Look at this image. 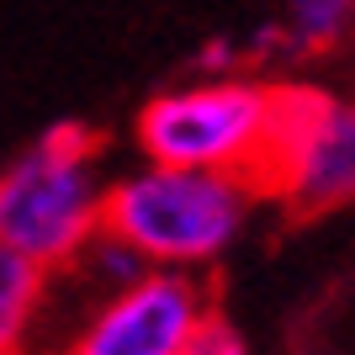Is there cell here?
<instances>
[{"mask_svg": "<svg viewBox=\"0 0 355 355\" xmlns=\"http://www.w3.org/2000/svg\"><path fill=\"white\" fill-rule=\"evenodd\" d=\"M266 202V186L254 175L228 170H180V164H148L112 175L106 191V234L128 244L148 270H186L202 276L239 250L254 212Z\"/></svg>", "mask_w": 355, "mask_h": 355, "instance_id": "1", "label": "cell"}, {"mask_svg": "<svg viewBox=\"0 0 355 355\" xmlns=\"http://www.w3.org/2000/svg\"><path fill=\"white\" fill-rule=\"evenodd\" d=\"M106 191L112 170L101 138L59 122L0 164V239L48 276H64L106 234Z\"/></svg>", "mask_w": 355, "mask_h": 355, "instance_id": "2", "label": "cell"}, {"mask_svg": "<svg viewBox=\"0 0 355 355\" xmlns=\"http://www.w3.org/2000/svg\"><path fill=\"white\" fill-rule=\"evenodd\" d=\"M270 133H276V80L250 74H196L159 90L138 106L133 144L148 164L180 170H228L254 175L266 170Z\"/></svg>", "mask_w": 355, "mask_h": 355, "instance_id": "3", "label": "cell"}, {"mask_svg": "<svg viewBox=\"0 0 355 355\" xmlns=\"http://www.w3.org/2000/svg\"><path fill=\"white\" fill-rule=\"evenodd\" d=\"M266 202L297 218L340 212L355 202V101L318 85H276V133L260 170Z\"/></svg>", "mask_w": 355, "mask_h": 355, "instance_id": "4", "label": "cell"}, {"mask_svg": "<svg viewBox=\"0 0 355 355\" xmlns=\"http://www.w3.org/2000/svg\"><path fill=\"white\" fill-rule=\"evenodd\" d=\"M207 308L212 297L202 276L144 270L117 292L80 302L59 355H186V340Z\"/></svg>", "mask_w": 355, "mask_h": 355, "instance_id": "5", "label": "cell"}, {"mask_svg": "<svg viewBox=\"0 0 355 355\" xmlns=\"http://www.w3.org/2000/svg\"><path fill=\"white\" fill-rule=\"evenodd\" d=\"M53 276L0 239V355H32L48 340Z\"/></svg>", "mask_w": 355, "mask_h": 355, "instance_id": "6", "label": "cell"}, {"mask_svg": "<svg viewBox=\"0 0 355 355\" xmlns=\"http://www.w3.org/2000/svg\"><path fill=\"white\" fill-rule=\"evenodd\" d=\"M355 21V0H286L266 32H254L250 53H318L340 43Z\"/></svg>", "mask_w": 355, "mask_h": 355, "instance_id": "7", "label": "cell"}, {"mask_svg": "<svg viewBox=\"0 0 355 355\" xmlns=\"http://www.w3.org/2000/svg\"><path fill=\"white\" fill-rule=\"evenodd\" d=\"M186 355H250V340L239 334L234 318H223L218 308H207L202 324L191 329V340H186Z\"/></svg>", "mask_w": 355, "mask_h": 355, "instance_id": "8", "label": "cell"}]
</instances>
